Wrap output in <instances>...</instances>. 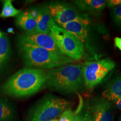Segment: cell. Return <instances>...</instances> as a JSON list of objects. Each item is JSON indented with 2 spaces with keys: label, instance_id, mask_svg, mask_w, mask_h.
Here are the masks:
<instances>
[{
  "label": "cell",
  "instance_id": "1",
  "mask_svg": "<svg viewBox=\"0 0 121 121\" xmlns=\"http://www.w3.org/2000/svg\"><path fill=\"white\" fill-rule=\"evenodd\" d=\"M47 80V72L44 69L25 67L11 76L2 89L5 94L13 97H25L41 90Z\"/></svg>",
  "mask_w": 121,
  "mask_h": 121
},
{
  "label": "cell",
  "instance_id": "2",
  "mask_svg": "<svg viewBox=\"0 0 121 121\" xmlns=\"http://www.w3.org/2000/svg\"><path fill=\"white\" fill-rule=\"evenodd\" d=\"M17 47L24 63L29 67L51 69L76 62L63 54L54 53L40 47L20 35L17 37Z\"/></svg>",
  "mask_w": 121,
  "mask_h": 121
},
{
  "label": "cell",
  "instance_id": "3",
  "mask_svg": "<svg viewBox=\"0 0 121 121\" xmlns=\"http://www.w3.org/2000/svg\"><path fill=\"white\" fill-rule=\"evenodd\" d=\"M46 85L52 90L60 93L78 91L84 85L82 65L69 63L49 69Z\"/></svg>",
  "mask_w": 121,
  "mask_h": 121
},
{
  "label": "cell",
  "instance_id": "4",
  "mask_svg": "<svg viewBox=\"0 0 121 121\" xmlns=\"http://www.w3.org/2000/svg\"><path fill=\"white\" fill-rule=\"evenodd\" d=\"M50 34L63 55L76 61L82 59L86 54L82 42L75 35L56 24L52 26Z\"/></svg>",
  "mask_w": 121,
  "mask_h": 121
},
{
  "label": "cell",
  "instance_id": "5",
  "mask_svg": "<svg viewBox=\"0 0 121 121\" xmlns=\"http://www.w3.org/2000/svg\"><path fill=\"white\" fill-rule=\"evenodd\" d=\"M67 100L48 95L37 103L30 112L29 121H49L55 119L69 107Z\"/></svg>",
  "mask_w": 121,
  "mask_h": 121
},
{
  "label": "cell",
  "instance_id": "6",
  "mask_svg": "<svg viewBox=\"0 0 121 121\" xmlns=\"http://www.w3.org/2000/svg\"><path fill=\"white\" fill-rule=\"evenodd\" d=\"M116 66L114 60L108 58L86 62L82 65L85 86L89 89L94 88L114 69Z\"/></svg>",
  "mask_w": 121,
  "mask_h": 121
},
{
  "label": "cell",
  "instance_id": "7",
  "mask_svg": "<svg viewBox=\"0 0 121 121\" xmlns=\"http://www.w3.org/2000/svg\"><path fill=\"white\" fill-rule=\"evenodd\" d=\"M47 6L54 22L60 26L76 20L89 19L87 14L81 13L76 7L65 2H51Z\"/></svg>",
  "mask_w": 121,
  "mask_h": 121
},
{
  "label": "cell",
  "instance_id": "8",
  "mask_svg": "<svg viewBox=\"0 0 121 121\" xmlns=\"http://www.w3.org/2000/svg\"><path fill=\"white\" fill-rule=\"evenodd\" d=\"M89 25V19L76 20L60 27L78 38L84 45L85 53L87 51L90 56L93 55L94 58H96V53L94 51V48L91 43Z\"/></svg>",
  "mask_w": 121,
  "mask_h": 121
},
{
  "label": "cell",
  "instance_id": "9",
  "mask_svg": "<svg viewBox=\"0 0 121 121\" xmlns=\"http://www.w3.org/2000/svg\"><path fill=\"white\" fill-rule=\"evenodd\" d=\"M91 117L93 121H113V113L110 102L98 98L91 104Z\"/></svg>",
  "mask_w": 121,
  "mask_h": 121
},
{
  "label": "cell",
  "instance_id": "10",
  "mask_svg": "<svg viewBox=\"0 0 121 121\" xmlns=\"http://www.w3.org/2000/svg\"><path fill=\"white\" fill-rule=\"evenodd\" d=\"M26 40L44 49L54 53L62 54L57 47L53 38L51 34L34 32H25L20 35Z\"/></svg>",
  "mask_w": 121,
  "mask_h": 121
},
{
  "label": "cell",
  "instance_id": "11",
  "mask_svg": "<svg viewBox=\"0 0 121 121\" xmlns=\"http://www.w3.org/2000/svg\"><path fill=\"white\" fill-rule=\"evenodd\" d=\"M37 8L38 15L36 19L37 26L35 31L50 34L51 28L56 23L49 13L47 4L39 6Z\"/></svg>",
  "mask_w": 121,
  "mask_h": 121
},
{
  "label": "cell",
  "instance_id": "12",
  "mask_svg": "<svg viewBox=\"0 0 121 121\" xmlns=\"http://www.w3.org/2000/svg\"><path fill=\"white\" fill-rule=\"evenodd\" d=\"M73 2L78 10L94 15H99L107 4L105 0H76Z\"/></svg>",
  "mask_w": 121,
  "mask_h": 121
},
{
  "label": "cell",
  "instance_id": "13",
  "mask_svg": "<svg viewBox=\"0 0 121 121\" xmlns=\"http://www.w3.org/2000/svg\"><path fill=\"white\" fill-rule=\"evenodd\" d=\"M121 97V73L108 83L102 93V98L108 102H115Z\"/></svg>",
  "mask_w": 121,
  "mask_h": 121
},
{
  "label": "cell",
  "instance_id": "14",
  "mask_svg": "<svg viewBox=\"0 0 121 121\" xmlns=\"http://www.w3.org/2000/svg\"><path fill=\"white\" fill-rule=\"evenodd\" d=\"M15 23L26 32H34L37 29V21L29 11H22L16 17Z\"/></svg>",
  "mask_w": 121,
  "mask_h": 121
},
{
  "label": "cell",
  "instance_id": "15",
  "mask_svg": "<svg viewBox=\"0 0 121 121\" xmlns=\"http://www.w3.org/2000/svg\"><path fill=\"white\" fill-rule=\"evenodd\" d=\"M11 53V48L8 36L0 31V69L6 64Z\"/></svg>",
  "mask_w": 121,
  "mask_h": 121
},
{
  "label": "cell",
  "instance_id": "16",
  "mask_svg": "<svg viewBox=\"0 0 121 121\" xmlns=\"http://www.w3.org/2000/svg\"><path fill=\"white\" fill-rule=\"evenodd\" d=\"M15 116V110L10 101L0 98V121H11Z\"/></svg>",
  "mask_w": 121,
  "mask_h": 121
},
{
  "label": "cell",
  "instance_id": "17",
  "mask_svg": "<svg viewBox=\"0 0 121 121\" xmlns=\"http://www.w3.org/2000/svg\"><path fill=\"white\" fill-rule=\"evenodd\" d=\"M3 8L1 16L3 18L15 17L22 13V10H18L13 5L11 0L3 1Z\"/></svg>",
  "mask_w": 121,
  "mask_h": 121
},
{
  "label": "cell",
  "instance_id": "18",
  "mask_svg": "<svg viewBox=\"0 0 121 121\" xmlns=\"http://www.w3.org/2000/svg\"><path fill=\"white\" fill-rule=\"evenodd\" d=\"M111 14L116 25L121 27V5L112 9Z\"/></svg>",
  "mask_w": 121,
  "mask_h": 121
},
{
  "label": "cell",
  "instance_id": "19",
  "mask_svg": "<svg viewBox=\"0 0 121 121\" xmlns=\"http://www.w3.org/2000/svg\"><path fill=\"white\" fill-rule=\"evenodd\" d=\"M73 116L74 114L72 110L67 109L60 114L59 121H72Z\"/></svg>",
  "mask_w": 121,
  "mask_h": 121
},
{
  "label": "cell",
  "instance_id": "20",
  "mask_svg": "<svg viewBox=\"0 0 121 121\" xmlns=\"http://www.w3.org/2000/svg\"><path fill=\"white\" fill-rule=\"evenodd\" d=\"M121 5V0H109L107 1V4L108 7L113 9L114 7Z\"/></svg>",
  "mask_w": 121,
  "mask_h": 121
},
{
  "label": "cell",
  "instance_id": "21",
  "mask_svg": "<svg viewBox=\"0 0 121 121\" xmlns=\"http://www.w3.org/2000/svg\"><path fill=\"white\" fill-rule=\"evenodd\" d=\"M114 45L121 51V37H116L114 39Z\"/></svg>",
  "mask_w": 121,
  "mask_h": 121
},
{
  "label": "cell",
  "instance_id": "22",
  "mask_svg": "<svg viewBox=\"0 0 121 121\" xmlns=\"http://www.w3.org/2000/svg\"><path fill=\"white\" fill-rule=\"evenodd\" d=\"M72 121H85L84 116H81L79 114H74Z\"/></svg>",
  "mask_w": 121,
  "mask_h": 121
},
{
  "label": "cell",
  "instance_id": "23",
  "mask_svg": "<svg viewBox=\"0 0 121 121\" xmlns=\"http://www.w3.org/2000/svg\"><path fill=\"white\" fill-rule=\"evenodd\" d=\"M115 104H116V106L119 109L121 110V97L119 98V99H118L117 100H116L114 102Z\"/></svg>",
  "mask_w": 121,
  "mask_h": 121
},
{
  "label": "cell",
  "instance_id": "24",
  "mask_svg": "<svg viewBox=\"0 0 121 121\" xmlns=\"http://www.w3.org/2000/svg\"><path fill=\"white\" fill-rule=\"evenodd\" d=\"M84 116L85 119V121H93L89 112H87Z\"/></svg>",
  "mask_w": 121,
  "mask_h": 121
},
{
  "label": "cell",
  "instance_id": "25",
  "mask_svg": "<svg viewBox=\"0 0 121 121\" xmlns=\"http://www.w3.org/2000/svg\"><path fill=\"white\" fill-rule=\"evenodd\" d=\"M7 31H8L9 33H13V28H9L8 29H7Z\"/></svg>",
  "mask_w": 121,
  "mask_h": 121
},
{
  "label": "cell",
  "instance_id": "26",
  "mask_svg": "<svg viewBox=\"0 0 121 121\" xmlns=\"http://www.w3.org/2000/svg\"><path fill=\"white\" fill-rule=\"evenodd\" d=\"M49 121H58L57 120V119H51V120H50Z\"/></svg>",
  "mask_w": 121,
  "mask_h": 121
},
{
  "label": "cell",
  "instance_id": "27",
  "mask_svg": "<svg viewBox=\"0 0 121 121\" xmlns=\"http://www.w3.org/2000/svg\"><path fill=\"white\" fill-rule=\"evenodd\" d=\"M121 121V116L120 118H119V121Z\"/></svg>",
  "mask_w": 121,
  "mask_h": 121
},
{
  "label": "cell",
  "instance_id": "28",
  "mask_svg": "<svg viewBox=\"0 0 121 121\" xmlns=\"http://www.w3.org/2000/svg\"><path fill=\"white\" fill-rule=\"evenodd\" d=\"M0 17H1V14H0Z\"/></svg>",
  "mask_w": 121,
  "mask_h": 121
}]
</instances>
